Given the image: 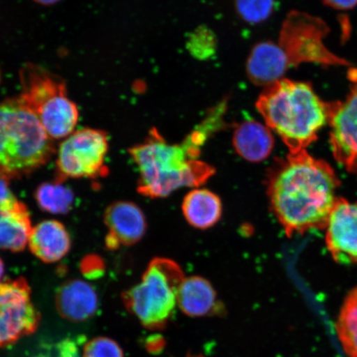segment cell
<instances>
[{
  "instance_id": "obj_1",
  "label": "cell",
  "mask_w": 357,
  "mask_h": 357,
  "mask_svg": "<svg viewBox=\"0 0 357 357\" xmlns=\"http://www.w3.org/2000/svg\"><path fill=\"white\" fill-rule=\"evenodd\" d=\"M266 185L271 211L292 236L325 229L340 181L328 163L303 150L278 160Z\"/></svg>"
},
{
  "instance_id": "obj_2",
  "label": "cell",
  "mask_w": 357,
  "mask_h": 357,
  "mask_svg": "<svg viewBox=\"0 0 357 357\" xmlns=\"http://www.w3.org/2000/svg\"><path fill=\"white\" fill-rule=\"evenodd\" d=\"M212 129L202 123L180 144H172L155 128L142 144L128 150L139 171L138 193L151 199L167 197L183 187L206 183L215 169L200 160V149Z\"/></svg>"
},
{
  "instance_id": "obj_3",
  "label": "cell",
  "mask_w": 357,
  "mask_h": 357,
  "mask_svg": "<svg viewBox=\"0 0 357 357\" xmlns=\"http://www.w3.org/2000/svg\"><path fill=\"white\" fill-rule=\"evenodd\" d=\"M257 108L266 126L287 146L289 153L306 150L328 123V102L311 84L282 79L265 88Z\"/></svg>"
},
{
  "instance_id": "obj_4",
  "label": "cell",
  "mask_w": 357,
  "mask_h": 357,
  "mask_svg": "<svg viewBox=\"0 0 357 357\" xmlns=\"http://www.w3.org/2000/svg\"><path fill=\"white\" fill-rule=\"evenodd\" d=\"M56 153L37 116L17 98L0 102V176H28Z\"/></svg>"
},
{
  "instance_id": "obj_5",
  "label": "cell",
  "mask_w": 357,
  "mask_h": 357,
  "mask_svg": "<svg viewBox=\"0 0 357 357\" xmlns=\"http://www.w3.org/2000/svg\"><path fill=\"white\" fill-rule=\"evenodd\" d=\"M21 93L19 99L37 116L52 139H63L75 132L79 111L71 100L66 83L59 75L33 63L20 71Z\"/></svg>"
},
{
  "instance_id": "obj_6",
  "label": "cell",
  "mask_w": 357,
  "mask_h": 357,
  "mask_svg": "<svg viewBox=\"0 0 357 357\" xmlns=\"http://www.w3.org/2000/svg\"><path fill=\"white\" fill-rule=\"evenodd\" d=\"M185 276L168 258L151 260L139 283L124 292L127 309L147 328L164 327L177 306V292Z\"/></svg>"
},
{
  "instance_id": "obj_7",
  "label": "cell",
  "mask_w": 357,
  "mask_h": 357,
  "mask_svg": "<svg viewBox=\"0 0 357 357\" xmlns=\"http://www.w3.org/2000/svg\"><path fill=\"white\" fill-rule=\"evenodd\" d=\"M329 32L328 26L318 17L294 11L284 20L279 44L289 57L291 66L306 62L325 66H350V62L334 55L324 44Z\"/></svg>"
},
{
  "instance_id": "obj_8",
  "label": "cell",
  "mask_w": 357,
  "mask_h": 357,
  "mask_svg": "<svg viewBox=\"0 0 357 357\" xmlns=\"http://www.w3.org/2000/svg\"><path fill=\"white\" fill-rule=\"evenodd\" d=\"M109 137L100 129L86 128L71 133L61 142L56 158V181L95 178L105 171Z\"/></svg>"
},
{
  "instance_id": "obj_9",
  "label": "cell",
  "mask_w": 357,
  "mask_h": 357,
  "mask_svg": "<svg viewBox=\"0 0 357 357\" xmlns=\"http://www.w3.org/2000/svg\"><path fill=\"white\" fill-rule=\"evenodd\" d=\"M40 314L24 278L0 282V347L13 344L37 330Z\"/></svg>"
},
{
  "instance_id": "obj_10",
  "label": "cell",
  "mask_w": 357,
  "mask_h": 357,
  "mask_svg": "<svg viewBox=\"0 0 357 357\" xmlns=\"http://www.w3.org/2000/svg\"><path fill=\"white\" fill-rule=\"evenodd\" d=\"M347 78L350 91L344 101L328 102L330 144L337 162L357 173V69L351 67Z\"/></svg>"
},
{
  "instance_id": "obj_11",
  "label": "cell",
  "mask_w": 357,
  "mask_h": 357,
  "mask_svg": "<svg viewBox=\"0 0 357 357\" xmlns=\"http://www.w3.org/2000/svg\"><path fill=\"white\" fill-rule=\"evenodd\" d=\"M326 243L339 264L357 263V203L337 198L329 214Z\"/></svg>"
},
{
  "instance_id": "obj_12",
  "label": "cell",
  "mask_w": 357,
  "mask_h": 357,
  "mask_svg": "<svg viewBox=\"0 0 357 357\" xmlns=\"http://www.w3.org/2000/svg\"><path fill=\"white\" fill-rule=\"evenodd\" d=\"M104 218L108 229L105 245L109 251L136 244L146 234V217L136 204L117 201L106 208Z\"/></svg>"
},
{
  "instance_id": "obj_13",
  "label": "cell",
  "mask_w": 357,
  "mask_h": 357,
  "mask_svg": "<svg viewBox=\"0 0 357 357\" xmlns=\"http://www.w3.org/2000/svg\"><path fill=\"white\" fill-rule=\"evenodd\" d=\"M290 66L289 57L280 45L266 41L252 48L245 70L252 83L266 88L282 79Z\"/></svg>"
},
{
  "instance_id": "obj_14",
  "label": "cell",
  "mask_w": 357,
  "mask_h": 357,
  "mask_svg": "<svg viewBox=\"0 0 357 357\" xmlns=\"http://www.w3.org/2000/svg\"><path fill=\"white\" fill-rule=\"evenodd\" d=\"M56 306L63 318L82 322L96 314L99 306L96 289L82 280H70L58 289Z\"/></svg>"
},
{
  "instance_id": "obj_15",
  "label": "cell",
  "mask_w": 357,
  "mask_h": 357,
  "mask_svg": "<svg viewBox=\"0 0 357 357\" xmlns=\"http://www.w3.org/2000/svg\"><path fill=\"white\" fill-rule=\"evenodd\" d=\"M32 229L28 208L21 201L15 197L0 206V250L24 251Z\"/></svg>"
},
{
  "instance_id": "obj_16",
  "label": "cell",
  "mask_w": 357,
  "mask_h": 357,
  "mask_svg": "<svg viewBox=\"0 0 357 357\" xmlns=\"http://www.w3.org/2000/svg\"><path fill=\"white\" fill-rule=\"evenodd\" d=\"M29 247L39 260L54 263L61 261L70 252V236L61 222L45 220L33 227Z\"/></svg>"
},
{
  "instance_id": "obj_17",
  "label": "cell",
  "mask_w": 357,
  "mask_h": 357,
  "mask_svg": "<svg viewBox=\"0 0 357 357\" xmlns=\"http://www.w3.org/2000/svg\"><path fill=\"white\" fill-rule=\"evenodd\" d=\"M177 306L192 318L217 314L221 307L215 289L200 276H190L182 281L177 292Z\"/></svg>"
},
{
  "instance_id": "obj_18",
  "label": "cell",
  "mask_w": 357,
  "mask_h": 357,
  "mask_svg": "<svg viewBox=\"0 0 357 357\" xmlns=\"http://www.w3.org/2000/svg\"><path fill=\"white\" fill-rule=\"evenodd\" d=\"M233 144L236 153L251 162H260L269 158L273 151V134L266 125L247 120L236 127Z\"/></svg>"
},
{
  "instance_id": "obj_19",
  "label": "cell",
  "mask_w": 357,
  "mask_h": 357,
  "mask_svg": "<svg viewBox=\"0 0 357 357\" xmlns=\"http://www.w3.org/2000/svg\"><path fill=\"white\" fill-rule=\"evenodd\" d=\"M182 212L191 226L207 229L215 225L222 213L220 197L206 189H195L185 195Z\"/></svg>"
},
{
  "instance_id": "obj_20",
  "label": "cell",
  "mask_w": 357,
  "mask_h": 357,
  "mask_svg": "<svg viewBox=\"0 0 357 357\" xmlns=\"http://www.w3.org/2000/svg\"><path fill=\"white\" fill-rule=\"evenodd\" d=\"M63 182H46L40 185L34 192V198L43 211L52 214H66L70 211L74 204V194Z\"/></svg>"
},
{
  "instance_id": "obj_21",
  "label": "cell",
  "mask_w": 357,
  "mask_h": 357,
  "mask_svg": "<svg viewBox=\"0 0 357 357\" xmlns=\"http://www.w3.org/2000/svg\"><path fill=\"white\" fill-rule=\"evenodd\" d=\"M337 333L349 357H357V287L345 298L337 322Z\"/></svg>"
},
{
  "instance_id": "obj_22",
  "label": "cell",
  "mask_w": 357,
  "mask_h": 357,
  "mask_svg": "<svg viewBox=\"0 0 357 357\" xmlns=\"http://www.w3.org/2000/svg\"><path fill=\"white\" fill-rule=\"evenodd\" d=\"M235 6L244 21L256 24L266 20L271 15L275 0H236Z\"/></svg>"
},
{
  "instance_id": "obj_23",
  "label": "cell",
  "mask_w": 357,
  "mask_h": 357,
  "mask_svg": "<svg viewBox=\"0 0 357 357\" xmlns=\"http://www.w3.org/2000/svg\"><path fill=\"white\" fill-rule=\"evenodd\" d=\"M83 357H123L117 342L108 337H96L84 347Z\"/></svg>"
},
{
  "instance_id": "obj_24",
  "label": "cell",
  "mask_w": 357,
  "mask_h": 357,
  "mask_svg": "<svg viewBox=\"0 0 357 357\" xmlns=\"http://www.w3.org/2000/svg\"><path fill=\"white\" fill-rule=\"evenodd\" d=\"M34 357H83L79 348L73 341L65 339L55 344L47 347Z\"/></svg>"
},
{
  "instance_id": "obj_25",
  "label": "cell",
  "mask_w": 357,
  "mask_h": 357,
  "mask_svg": "<svg viewBox=\"0 0 357 357\" xmlns=\"http://www.w3.org/2000/svg\"><path fill=\"white\" fill-rule=\"evenodd\" d=\"M326 6L339 10H348L357 6V0H324Z\"/></svg>"
},
{
  "instance_id": "obj_26",
  "label": "cell",
  "mask_w": 357,
  "mask_h": 357,
  "mask_svg": "<svg viewBox=\"0 0 357 357\" xmlns=\"http://www.w3.org/2000/svg\"><path fill=\"white\" fill-rule=\"evenodd\" d=\"M15 197L10 190V181L0 176V206Z\"/></svg>"
},
{
  "instance_id": "obj_27",
  "label": "cell",
  "mask_w": 357,
  "mask_h": 357,
  "mask_svg": "<svg viewBox=\"0 0 357 357\" xmlns=\"http://www.w3.org/2000/svg\"><path fill=\"white\" fill-rule=\"evenodd\" d=\"M33 1L41 4V6H53V4H56L58 2H60L61 0H33Z\"/></svg>"
},
{
  "instance_id": "obj_28",
  "label": "cell",
  "mask_w": 357,
  "mask_h": 357,
  "mask_svg": "<svg viewBox=\"0 0 357 357\" xmlns=\"http://www.w3.org/2000/svg\"><path fill=\"white\" fill-rule=\"evenodd\" d=\"M4 273V264L1 257H0V280H2Z\"/></svg>"
},
{
  "instance_id": "obj_29",
  "label": "cell",
  "mask_w": 357,
  "mask_h": 357,
  "mask_svg": "<svg viewBox=\"0 0 357 357\" xmlns=\"http://www.w3.org/2000/svg\"><path fill=\"white\" fill-rule=\"evenodd\" d=\"M0 80H1V73H0Z\"/></svg>"
}]
</instances>
